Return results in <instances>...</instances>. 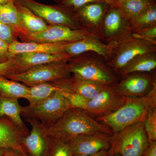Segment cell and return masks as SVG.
Wrapping results in <instances>:
<instances>
[{"mask_svg": "<svg viewBox=\"0 0 156 156\" xmlns=\"http://www.w3.org/2000/svg\"><path fill=\"white\" fill-rule=\"evenodd\" d=\"M52 138L68 142L76 136L85 134L105 133L113 135L108 126L97 122L80 109L71 108L57 122L47 128Z\"/></svg>", "mask_w": 156, "mask_h": 156, "instance_id": "1", "label": "cell"}, {"mask_svg": "<svg viewBox=\"0 0 156 156\" xmlns=\"http://www.w3.org/2000/svg\"><path fill=\"white\" fill-rule=\"evenodd\" d=\"M154 107L156 86L145 96L126 97L125 103L115 111L95 119L108 126L115 134L131 125L143 122L150 111Z\"/></svg>", "mask_w": 156, "mask_h": 156, "instance_id": "2", "label": "cell"}, {"mask_svg": "<svg viewBox=\"0 0 156 156\" xmlns=\"http://www.w3.org/2000/svg\"><path fill=\"white\" fill-rule=\"evenodd\" d=\"M102 56L88 52L75 56L66 62V69L73 76L109 87L119 82L118 75Z\"/></svg>", "mask_w": 156, "mask_h": 156, "instance_id": "3", "label": "cell"}, {"mask_svg": "<svg viewBox=\"0 0 156 156\" xmlns=\"http://www.w3.org/2000/svg\"><path fill=\"white\" fill-rule=\"evenodd\" d=\"M110 44L112 47V53L106 63L118 76L120 71L134 57L156 51V42L134 36L132 30Z\"/></svg>", "mask_w": 156, "mask_h": 156, "instance_id": "4", "label": "cell"}, {"mask_svg": "<svg viewBox=\"0 0 156 156\" xmlns=\"http://www.w3.org/2000/svg\"><path fill=\"white\" fill-rule=\"evenodd\" d=\"M149 144L141 121L112 135L109 156H143Z\"/></svg>", "mask_w": 156, "mask_h": 156, "instance_id": "5", "label": "cell"}, {"mask_svg": "<svg viewBox=\"0 0 156 156\" xmlns=\"http://www.w3.org/2000/svg\"><path fill=\"white\" fill-rule=\"evenodd\" d=\"M71 108L69 101L58 91L38 103L23 107L21 116L36 119L49 128Z\"/></svg>", "mask_w": 156, "mask_h": 156, "instance_id": "6", "label": "cell"}, {"mask_svg": "<svg viewBox=\"0 0 156 156\" xmlns=\"http://www.w3.org/2000/svg\"><path fill=\"white\" fill-rule=\"evenodd\" d=\"M67 62H55L35 66L24 72L13 74L5 77L21 82L30 87L38 84L55 82L70 77L66 69Z\"/></svg>", "mask_w": 156, "mask_h": 156, "instance_id": "7", "label": "cell"}, {"mask_svg": "<svg viewBox=\"0 0 156 156\" xmlns=\"http://www.w3.org/2000/svg\"><path fill=\"white\" fill-rule=\"evenodd\" d=\"M98 32L87 28L72 29L64 26L50 25L38 33L20 38L23 42L41 43H69L91 36L99 37Z\"/></svg>", "mask_w": 156, "mask_h": 156, "instance_id": "8", "label": "cell"}, {"mask_svg": "<svg viewBox=\"0 0 156 156\" xmlns=\"http://www.w3.org/2000/svg\"><path fill=\"white\" fill-rule=\"evenodd\" d=\"M50 25L64 26L72 29L81 27L73 12L60 6H51L37 2L34 0H17Z\"/></svg>", "mask_w": 156, "mask_h": 156, "instance_id": "9", "label": "cell"}, {"mask_svg": "<svg viewBox=\"0 0 156 156\" xmlns=\"http://www.w3.org/2000/svg\"><path fill=\"white\" fill-rule=\"evenodd\" d=\"M24 119L31 126L30 133L22 140L23 149L26 156H49L52 138L48 134L47 128L36 119Z\"/></svg>", "mask_w": 156, "mask_h": 156, "instance_id": "10", "label": "cell"}, {"mask_svg": "<svg viewBox=\"0 0 156 156\" xmlns=\"http://www.w3.org/2000/svg\"><path fill=\"white\" fill-rule=\"evenodd\" d=\"M156 76L151 73H135L122 78L112 88L126 97H140L147 95L156 86Z\"/></svg>", "mask_w": 156, "mask_h": 156, "instance_id": "11", "label": "cell"}, {"mask_svg": "<svg viewBox=\"0 0 156 156\" xmlns=\"http://www.w3.org/2000/svg\"><path fill=\"white\" fill-rule=\"evenodd\" d=\"M126 97L107 86L94 98L89 100L83 111L94 119L112 113L123 105Z\"/></svg>", "mask_w": 156, "mask_h": 156, "instance_id": "12", "label": "cell"}, {"mask_svg": "<svg viewBox=\"0 0 156 156\" xmlns=\"http://www.w3.org/2000/svg\"><path fill=\"white\" fill-rule=\"evenodd\" d=\"M112 135L105 133L80 135L68 142L73 154H92L110 147Z\"/></svg>", "mask_w": 156, "mask_h": 156, "instance_id": "13", "label": "cell"}, {"mask_svg": "<svg viewBox=\"0 0 156 156\" xmlns=\"http://www.w3.org/2000/svg\"><path fill=\"white\" fill-rule=\"evenodd\" d=\"M73 58L67 53L52 54L42 53H23L17 54L11 59L14 62L15 73L24 72L30 69L47 63L67 62Z\"/></svg>", "mask_w": 156, "mask_h": 156, "instance_id": "14", "label": "cell"}, {"mask_svg": "<svg viewBox=\"0 0 156 156\" xmlns=\"http://www.w3.org/2000/svg\"><path fill=\"white\" fill-rule=\"evenodd\" d=\"M65 52L73 57L83 53L93 52L102 56L105 61L111 58L112 47L110 43L101 41L98 36L84 38L76 41L67 43L64 46Z\"/></svg>", "mask_w": 156, "mask_h": 156, "instance_id": "15", "label": "cell"}, {"mask_svg": "<svg viewBox=\"0 0 156 156\" xmlns=\"http://www.w3.org/2000/svg\"><path fill=\"white\" fill-rule=\"evenodd\" d=\"M101 34L108 40L113 41L131 30L126 20L117 6L109 7L101 22Z\"/></svg>", "mask_w": 156, "mask_h": 156, "instance_id": "16", "label": "cell"}, {"mask_svg": "<svg viewBox=\"0 0 156 156\" xmlns=\"http://www.w3.org/2000/svg\"><path fill=\"white\" fill-rule=\"evenodd\" d=\"M109 6L105 2L91 3L73 12L82 28L97 31Z\"/></svg>", "mask_w": 156, "mask_h": 156, "instance_id": "17", "label": "cell"}, {"mask_svg": "<svg viewBox=\"0 0 156 156\" xmlns=\"http://www.w3.org/2000/svg\"><path fill=\"white\" fill-rule=\"evenodd\" d=\"M67 43H41L34 42H20L14 41L9 45V59L17 54L23 53H42L56 54L66 53L65 45Z\"/></svg>", "mask_w": 156, "mask_h": 156, "instance_id": "18", "label": "cell"}, {"mask_svg": "<svg viewBox=\"0 0 156 156\" xmlns=\"http://www.w3.org/2000/svg\"><path fill=\"white\" fill-rule=\"evenodd\" d=\"M23 136H25L11 120L7 118L0 119V147L18 151L26 156L22 146Z\"/></svg>", "mask_w": 156, "mask_h": 156, "instance_id": "19", "label": "cell"}, {"mask_svg": "<svg viewBox=\"0 0 156 156\" xmlns=\"http://www.w3.org/2000/svg\"><path fill=\"white\" fill-rule=\"evenodd\" d=\"M22 108L23 107L18 102V99L6 98L0 96V119L7 118L11 120L26 136L30 132L21 119Z\"/></svg>", "mask_w": 156, "mask_h": 156, "instance_id": "20", "label": "cell"}, {"mask_svg": "<svg viewBox=\"0 0 156 156\" xmlns=\"http://www.w3.org/2000/svg\"><path fill=\"white\" fill-rule=\"evenodd\" d=\"M65 83L69 91L82 95L89 100L97 96L105 87H107L74 76L65 79Z\"/></svg>", "mask_w": 156, "mask_h": 156, "instance_id": "21", "label": "cell"}, {"mask_svg": "<svg viewBox=\"0 0 156 156\" xmlns=\"http://www.w3.org/2000/svg\"><path fill=\"white\" fill-rule=\"evenodd\" d=\"M156 67V52L141 54L134 57L120 71L122 78L135 73H151Z\"/></svg>", "mask_w": 156, "mask_h": 156, "instance_id": "22", "label": "cell"}, {"mask_svg": "<svg viewBox=\"0 0 156 156\" xmlns=\"http://www.w3.org/2000/svg\"><path fill=\"white\" fill-rule=\"evenodd\" d=\"M15 5L23 26L28 34H33L44 31L48 28L49 25L41 17L23 6L18 1Z\"/></svg>", "mask_w": 156, "mask_h": 156, "instance_id": "23", "label": "cell"}, {"mask_svg": "<svg viewBox=\"0 0 156 156\" xmlns=\"http://www.w3.org/2000/svg\"><path fill=\"white\" fill-rule=\"evenodd\" d=\"M15 2H11L0 5V21L12 29L20 39L28 35L23 26Z\"/></svg>", "mask_w": 156, "mask_h": 156, "instance_id": "24", "label": "cell"}, {"mask_svg": "<svg viewBox=\"0 0 156 156\" xmlns=\"http://www.w3.org/2000/svg\"><path fill=\"white\" fill-rule=\"evenodd\" d=\"M62 90L65 89L57 81L43 83L29 87L28 93L25 98L28 100L30 105H33L44 100L55 92Z\"/></svg>", "mask_w": 156, "mask_h": 156, "instance_id": "25", "label": "cell"}, {"mask_svg": "<svg viewBox=\"0 0 156 156\" xmlns=\"http://www.w3.org/2000/svg\"><path fill=\"white\" fill-rule=\"evenodd\" d=\"M155 3V0H124L115 2V5L120 9L124 18L129 22Z\"/></svg>", "mask_w": 156, "mask_h": 156, "instance_id": "26", "label": "cell"}, {"mask_svg": "<svg viewBox=\"0 0 156 156\" xmlns=\"http://www.w3.org/2000/svg\"><path fill=\"white\" fill-rule=\"evenodd\" d=\"M29 87L25 84L0 76V96L6 98L18 99L25 98Z\"/></svg>", "mask_w": 156, "mask_h": 156, "instance_id": "27", "label": "cell"}, {"mask_svg": "<svg viewBox=\"0 0 156 156\" xmlns=\"http://www.w3.org/2000/svg\"><path fill=\"white\" fill-rule=\"evenodd\" d=\"M129 23L132 32L137 31L156 25V3L130 20Z\"/></svg>", "mask_w": 156, "mask_h": 156, "instance_id": "28", "label": "cell"}, {"mask_svg": "<svg viewBox=\"0 0 156 156\" xmlns=\"http://www.w3.org/2000/svg\"><path fill=\"white\" fill-rule=\"evenodd\" d=\"M143 124L149 143L156 141V107L150 111Z\"/></svg>", "mask_w": 156, "mask_h": 156, "instance_id": "29", "label": "cell"}, {"mask_svg": "<svg viewBox=\"0 0 156 156\" xmlns=\"http://www.w3.org/2000/svg\"><path fill=\"white\" fill-rule=\"evenodd\" d=\"M59 92L69 101L72 107L80 109L83 111L86 109L89 99L67 90H62Z\"/></svg>", "mask_w": 156, "mask_h": 156, "instance_id": "30", "label": "cell"}, {"mask_svg": "<svg viewBox=\"0 0 156 156\" xmlns=\"http://www.w3.org/2000/svg\"><path fill=\"white\" fill-rule=\"evenodd\" d=\"M73 155L68 142L52 138L49 156H72Z\"/></svg>", "mask_w": 156, "mask_h": 156, "instance_id": "31", "label": "cell"}, {"mask_svg": "<svg viewBox=\"0 0 156 156\" xmlns=\"http://www.w3.org/2000/svg\"><path fill=\"white\" fill-rule=\"evenodd\" d=\"M104 2V0H62L58 6L73 13L88 4Z\"/></svg>", "mask_w": 156, "mask_h": 156, "instance_id": "32", "label": "cell"}, {"mask_svg": "<svg viewBox=\"0 0 156 156\" xmlns=\"http://www.w3.org/2000/svg\"><path fill=\"white\" fill-rule=\"evenodd\" d=\"M17 36L12 29L0 21V39L9 45L17 41Z\"/></svg>", "mask_w": 156, "mask_h": 156, "instance_id": "33", "label": "cell"}, {"mask_svg": "<svg viewBox=\"0 0 156 156\" xmlns=\"http://www.w3.org/2000/svg\"><path fill=\"white\" fill-rule=\"evenodd\" d=\"M132 34L137 37L156 42V25L137 31H132Z\"/></svg>", "mask_w": 156, "mask_h": 156, "instance_id": "34", "label": "cell"}, {"mask_svg": "<svg viewBox=\"0 0 156 156\" xmlns=\"http://www.w3.org/2000/svg\"><path fill=\"white\" fill-rule=\"evenodd\" d=\"M15 73V67L12 59L3 63H0V76L6 77Z\"/></svg>", "mask_w": 156, "mask_h": 156, "instance_id": "35", "label": "cell"}, {"mask_svg": "<svg viewBox=\"0 0 156 156\" xmlns=\"http://www.w3.org/2000/svg\"><path fill=\"white\" fill-rule=\"evenodd\" d=\"M9 45L0 39V63L10 60L9 54Z\"/></svg>", "mask_w": 156, "mask_h": 156, "instance_id": "36", "label": "cell"}, {"mask_svg": "<svg viewBox=\"0 0 156 156\" xmlns=\"http://www.w3.org/2000/svg\"><path fill=\"white\" fill-rule=\"evenodd\" d=\"M143 156H156V141L149 143Z\"/></svg>", "mask_w": 156, "mask_h": 156, "instance_id": "37", "label": "cell"}, {"mask_svg": "<svg viewBox=\"0 0 156 156\" xmlns=\"http://www.w3.org/2000/svg\"><path fill=\"white\" fill-rule=\"evenodd\" d=\"M109 149L108 150H104L100 151L97 153L92 154H73L72 156H109Z\"/></svg>", "mask_w": 156, "mask_h": 156, "instance_id": "38", "label": "cell"}, {"mask_svg": "<svg viewBox=\"0 0 156 156\" xmlns=\"http://www.w3.org/2000/svg\"><path fill=\"white\" fill-rule=\"evenodd\" d=\"M3 156H24L18 151L12 149L5 150Z\"/></svg>", "mask_w": 156, "mask_h": 156, "instance_id": "39", "label": "cell"}, {"mask_svg": "<svg viewBox=\"0 0 156 156\" xmlns=\"http://www.w3.org/2000/svg\"><path fill=\"white\" fill-rule=\"evenodd\" d=\"M17 0H0V5H5L11 2H16Z\"/></svg>", "mask_w": 156, "mask_h": 156, "instance_id": "40", "label": "cell"}, {"mask_svg": "<svg viewBox=\"0 0 156 156\" xmlns=\"http://www.w3.org/2000/svg\"><path fill=\"white\" fill-rule=\"evenodd\" d=\"M104 1L109 7L114 5L115 3V0H104Z\"/></svg>", "mask_w": 156, "mask_h": 156, "instance_id": "41", "label": "cell"}, {"mask_svg": "<svg viewBox=\"0 0 156 156\" xmlns=\"http://www.w3.org/2000/svg\"><path fill=\"white\" fill-rule=\"evenodd\" d=\"M5 149L0 147V156H3L5 152Z\"/></svg>", "mask_w": 156, "mask_h": 156, "instance_id": "42", "label": "cell"}, {"mask_svg": "<svg viewBox=\"0 0 156 156\" xmlns=\"http://www.w3.org/2000/svg\"><path fill=\"white\" fill-rule=\"evenodd\" d=\"M113 156H120V155L119 154H115L113 155Z\"/></svg>", "mask_w": 156, "mask_h": 156, "instance_id": "43", "label": "cell"}, {"mask_svg": "<svg viewBox=\"0 0 156 156\" xmlns=\"http://www.w3.org/2000/svg\"><path fill=\"white\" fill-rule=\"evenodd\" d=\"M124 1V0H115V2H120V1Z\"/></svg>", "mask_w": 156, "mask_h": 156, "instance_id": "44", "label": "cell"}]
</instances>
